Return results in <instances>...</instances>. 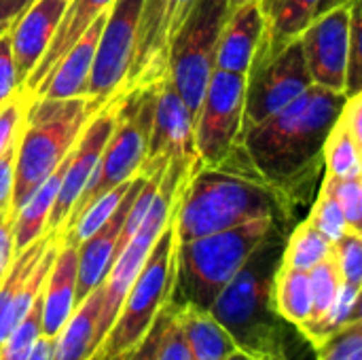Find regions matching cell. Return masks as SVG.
<instances>
[{"mask_svg": "<svg viewBox=\"0 0 362 360\" xmlns=\"http://www.w3.org/2000/svg\"><path fill=\"white\" fill-rule=\"evenodd\" d=\"M362 142H358L348 127L335 119L322 149V166L327 170V176L335 178H356L362 176L361 161Z\"/></svg>", "mask_w": 362, "mask_h": 360, "instance_id": "obj_30", "label": "cell"}, {"mask_svg": "<svg viewBox=\"0 0 362 360\" xmlns=\"http://www.w3.org/2000/svg\"><path fill=\"white\" fill-rule=\"evenodd\" d=\"M172 161L187 166L199 163L193 142V117L172 87L170 79L163 76L157 83L148 149L140 174L144 178L163 174Z\"/></svg>", "mask_w": 362, "mask_h": 360, "instance_id": "obj_13", "label": "cell"}, {"mask_svg": "<svg viewBox=\"0 0 362 360\" xmlns=\"http://www.w3.org/2000/svg\"><path fill=\"white\" fill-rule=\"evenodd\" d=\"M115 360H127V356H121V359H115Z\"/></svg>", "mask_w": 362, "mask_h": 360, "instance_id": "obj_49", "label": "cell"}, {"mask_svg": "<svg viewBox=\"0 0 362 360\" xmlns=\"http://www.w3.org/2000/svg\"><path fill=\"white\" fill-rule=\"evenodd\" d=\"M66 159L34 189V193L25 199V204L17 210L13 221V238H15V252H21L32 242H36L42 233H47V221L55 197L59 193V185L66 172Z\"/></svg>", "mask_w": 362, "mask_h": 360, "instance_id": "obj_26", "label": "cell"}, {"mask_svg": "<svg viewBox=\"0 0 362 360\" xmlns=\"http://www.w3.org/2000/svg\"><path fill=\"white\" fill-rule=\"evenodd\" d=\"M246 74L214 70L193 121V142L202 168H221L242 144Z\"/></svg>", "mask_w": 362, "mask_h": 360, "instance_id": "obj_9", "label": "cell"}, {"mask_svg": "<svg viewBox=\"0 0 362 360\" xmlns=\"http://www.w3.org/2000/svg\"><path fill=\"white\" fill-rule=\"evenodd\" d=\"M272 303L276 314L291 327L299 329L305 325L312 316L310 274L280 265L272 286Z\"/></svg>", "mask_w": 362, "mask_h": 360, "instance_id": "obj_27", "label": "cell"}, {"mask_svg": "<svg viewBox=\"0 0 362 360\" xmlns=\"http://www.w3.org/2000/svg\"><path fill=\"white\" fill-rule=\"evenodd\" d=\"M314 350L316 360H362V320L339 329Z\"/></svg>", "mask_w": 362, "mask_h": 360, "instance_id": "obj_36", "label": "cell"}, {"mask_svg": "<svg viewBox=\"0 0 362 360\" xmlns=\"http://www.w3.org/2000/svg\"><path fill=\"white\" fill-rule=\"evenodd\" d=\"M278 223L282 221L267 216L191 242H176L170 303L210 310L218 293L233 280Z\"/></svg>", "mask_w": 362, "mask_h": 360, "instance_id": "obj_4", "label": "cell"}, {"mask_svg": "<svg viewBox=\"0 0 362 360\" xmlns=\"http://www.w3.org/2000/svg\"><path fill=\"white\" fill-rule=\"evenodd\" d=\"M346 93L312 85L272 117L242 129V149L288 212L308 197L322 166L325 140L339 117Z\"/></svg>", "mask_w": 362, "mask_h": 360, "instance_id": "obj_1", "label": "cell"}, {"mask_svg": "<svg viewBox=\"0 0 362 360\" xmlns=\"http://www.w3.org/2000/svg\"><path fill=\"white\" fill-rule=\"evenodd\" d=\"M225 360H255L250 354H246V352H242V350H235L233 354H229Z\"/></svg>", "mask_w": 362, "mask_h": 360, "instance_id": "obj_47", "label": "cell"}, {"mask_svg": "<svg viewBox=\"0 0 362 360\" xmlns=\"http://www.w3.org/2000/svg\"><path fill=\"white\" fill-rule=\"evenodd\" d=\"M263 11L261 2L252 0L233 8L223 25L218 47H216V70L246 74L250 59L255 55L259 36L263 32Z\"/></svg>", "mask_w": 362, "mask_h": 360, "instance_id": "obj_22", "label": "cell"}, {"mask_svg": "<svg viewBox=\"0 0 362 360\" xmlns=\"http://www.w3.org/2000/svg\"><path fill=\"white\" fill-rule=\"evenodd\" d=\"M98 108L89 98L28 100L15 142V180L11 214L62 163Z\"/></svg>", "mask_w": 362, "mask_h": 360, "instance_id": "obj_5", "label": "cell"}, {"mask_svg": "<svg viewBox=\"0 0 362 360\" xmlns=\"http://www.w3.org/2000/svg\"><path fill=\"white\" fill-rule=\"evenodd\" d=\"M229 13V0H197L170 42L165 76L193 121L216 70V47Z\"/></svg>", "mask_w": 362, "mask_h": 360, "instance_id": "obj_8", "label": "cell"}, {"mask_svg": "<svg viewBox=\"0 0 362 360\" xmlns=\"http://www.w3.org/2000/svg\"><path fill=\"white\" fill-rule=\"evenodd\" d=\"M17 91V74L11 53L8 34H0V106Z\"/></svg>", "mask_w": 362, "mask_h": 360, "instance_id": "obj_40", "label": "cell"}, {"mask_svg": "<svg viewBox=\"0 0 362 360\" xmlns=\"http://www.w3.org/2000/svg\"><path fill=\"white\" fill-rule=\"evenodd\" d=\"M312 83L337 93H346L348 42H350V0L318 17L299 36Z\"/></svg>", "mask_w": 362, "mask_h": 360, "instance_id": "obj_16", "label": "cell"}, {"mask_svg": "<svg viewBox=\"0 0 362 360\" xmlns=\"http://www.w3.org/2000/svg\"><path fill=\"white\" fill-rule=\"evenodd\" d=\"M57 248L59 236L47 231L15 255L0 282V348L40 295Z\"/></svg>", "mask_w": 362, "mask_h": 360, "instance_id": "obj_14", "label": "cell"}, {"mask_svg": "<svg viewBox=\"0 0 362 360\" xmlns=\"http://www.w3.org/2000/svg\"><path fill=\"white\" fill-rule=\"evenodd\" d=\"M13 221H15V216L11 214V210L0 212V282L17 255L15 238H13Z\"/></svg>", "mask_w": 362, "mask_h": 360, "instance_id": "obj_42", "label": "cell"}, {"mask_svg": "<svg viewBox=\"0 0 362 360\" xmlns=\"http://www.w3.org/2000/svg\"><path fill=\"white\" fill-rule=\"evenodd\" d=\"M333 261L341 276V282L362 286V233L361 231H346L333 244Z\"/></svg>", "mask_w": 362, "mask_h": 360, "instance_id": "obj_35", "label": "cell"}, {"mask_svg": "<svg viewBox=\"0 0 362 360\" xmlns=\"http://www.w3.org/2000/svg\"><path fill=\"white\" fill-rule=\"evenodd\" d=\"M197 0H144L132 64L121 91L159 83L168 74V51L174 34Z\"/></svg>", "mask_w": 362, "mask_h": 360, "instance_id": "obj_12", "label": "cell"}, {"mask_svg": "<svg viewBox=\"0 0 362 360\" xmlns=\"http://www.w3.org/2000/svg\"><path fill=\"white\" fill-rule=\"evenodd\" d=\"M155 360H193L172 303L165 306L155 323Z\"/></svg>", "mask_w": 362, "mask_h": 360, "instance_id": "obj_32", "label": "cell"}, {"mask_svg": "<svg viewBox=\"0 0 362 360\" xmlns=\"http://www.w3.org/2000/svg\"><path fill=\"white\" fill-rule=\"evenodd\" d=\"M312 85L299 38L278 51H255L246 70L244 127L272 117Z\"/></svg>", "mask_w": 362, "mask_h": 360, "instance_id": "obj_10", "label": "cell"}, {"mask_svg": "<svg viewBox=\"0 0 362 360\" xmlns=\"http://www.w3.org/2000/svg\"><path fill=\"white\" fill-rule=\"evenodd\" d=\"M104 19H106V13H102L81 34V38L57 62V66L40 83V87L32 93L30 100H36V98L68 100V98H81V95H85L87 83H89V74H91V68H93L98 38H100Z\"/></svg>", "mask_w": 362, "mask_h": 360, "instance_id": "obj_19", "label": "cell"}, {"mask_svg": "<svg viewBox=\"0 0 362 360\" xmlns=\"http://www.w3.org/2000/svg\"><path fill=\"white\" fill-rule=\"evenodd\" d=\"M144 176L138 174L129 180L127 193L123 195L119 208L112 212V216L98 229L93 231L87 240L76 244V306L100 284H104L110 265L117 257L119 250V238H121V229L127 216V210L134 202V197L138 195V191L144 185Z\"/></svg>", "mask_w": 362, "mask_h": 360, "instance_id": "obj_17", "label": "cell"}, {"mask_svg": "<svg viewBox=\"0 0 362 360\" xmlns=\"http://www.w3.org/2000/svg\"><path fill=\"white\" fill-rule=\"evenodd\" d=\"M331 252H333V244L308 221H303L286 238L280 265L288 269L310 272L314 265L331 257Z\"/></svg>", "mask_w": 362, "mask_h": 360, "instance_id": "obj_29", "label": "cell"}, {"mask_svg": "<svg viewBox=\"0 0 362 360\" xmlns=\"http://www.w3.org/2000/svg\"><path fill=\"white\" fill-rule=\"evenodd\" d=\"M42 295V291H40ZM40 295L36 297V301L32 303V308L28 310V314L23 316V320L11 331V335L4 339L2 348H0V360H25L32 346L36 344V339L40 337Z\"/></svg>", "mask_w": 362, "mask_h": 360, "instance_id": "obj_34", "label": "cell"}, {"mask_svg": "<svg viewBox=\"0 0 362 360\" xmlns=\"http://www.w3.org/2000/svg\"><path fill=\"white\" fill-rule=\"evenodd\" d=\"M305 221L314 229H318L331 244H335L346 231H350L348 221H346L341 208L337 206V202L322 191L318 193L316 202L312 204V212Z\"/></svg>", "mask_w": 362, "mask_h": 360, "instance_id": "obj_37", "label": "cell"}, {"mask_svg": "<svg viewBox=\"0 0 362 360\" xmlns=\"http://www.w3.org/2000/svg\"><path fill=\"white\" fill-rule=\"evenodd\" d=\"M76 244L59 238L55 261L47 274L40 295V335L57 337L76 308Z\"/></svg>", "mask_w": 362, "mask_h": 360, "instance_id": "obj_20", "label": "cell"}, {"mask_svg": "<svg viewBox=\"0 0 362 360\" xmlns=\"http://www.w3.org/2000/svg\"><path fill=\"white\" fill-rule=\"evenodd\" d=\"M36 0H0V34L8 32L11 25L34 4Z\"/></svg>", "mask_w": 362, "mask_h": 360, "instance_id": "obj_43", "label": "cell"}, {"mask_svg": "<svg viewBox=\"0 0 362 360\" xmlns=\"http://www.w3.org/2000/svg\"><path fill=\"white\" fill-rule=\"evenodd\" d=\"M361 291L362 286H352V284L341 282L339 293L331 310L327 312V316L316 325H308L299 329V333L312 344V348H318L339 329L361 320Z\"/></svg>", "mask_w": 362, "mask_h": 360, "instance_id": "obj_28", "label": "cell"}, {"mask_svg": "<svg viewBox=\"0 0 362 360\" xmlns=\"http://www.w3.org/2000/svg\"><path fill=\"white\" fill-rule=\"evenodd\" d=\"M28 98L17 89L2 106H0V155L6 151L8 144L15 142L19 127H21V119H23V110H25Z\"/></svg>", "mask_w": 362, "mask_h": 360, "instance_id": "obj_39", "label": "cell"}, {"mask_svg": "<svg viewBox=\"0 0 362 360\" xmlns=\"http://www.w3.org/2000/svg\"><path fill=\"white\" fill-rule=\"evenodd\" d=\"M127 360H155V327L144 337V342L132 354H127Z\"/></svg>", "mask_w": 362, "mask_h": 360, "instance_id": "obj_44", "label": "cell"}, {"mask_svg": "<svg viewBox=\"0 0 362 360\" xmlns=\"http://www.w3.org/2000/svg\"><path fill=\"white\" fill-rule=\"evenodd\" d=\"M361 91V0H350V42H348V68H346V95H354Z\"/></svg>", "mask_w": 362, "mask_h": 360, "instance_id": "obj_38", "label": "cell"}, {"mask_svg": "<svg viewBox=\"0 0 362 360\" xmlns=\"http://www.w3.org/2000/svg\"><path fill=\"white\" fill-rule=\"evenodd\" d=\"M263 11V32L255 51H278L297 40L312 23L318 0H259Z\"/></svg>", "mask_w": 362, "mask_h": 360, "instance_id": "obj_24", "label": "cell"}, {"mask_svg": "<svg viewBox=\"0 0 362 360\" xmlns=\"http://www.w3.org/2000/svg\"><path fill=\"white\" fill-rule=\"evenodd\" d=\"M142 2L144 0H115L106 11L85 91V98H89L95 108H102L121 93L134 55Z\"/></svg>", "mask_w": 362, "mask_h": 360, "instance_id": "obj_11", "label": "cell"}, {"mask_svg": "<svg viewBox=\"0 0 362 360\" xmlns=\"http://www.w3.org/2000/svg\"><path fill=\"white\" fill-rule=\"evenodd\" d=\"M174 255H176V233L174 223L155 240L140 274L129 286L119 314L106 333L102 346L91 360H115L132 354L144 337L155 327L159 314L172 299L174 289Z\"/></svg>", "mask_w": 362, "mask_h": 360, "instance_id": "obj_6", "label": "cell"}, {"mask_svg": "<svg viewBox=\"0 0 362 360\" xmlns=\"http://www.w3.org/2000/svg\"><path fill=\"white\" fill-rule=\"evenodd\" d=\"M51 352H53V337L40 335L25 360H51Z\"/></svg>", "mask_w": 362, "mask_h": 360, "instance_id": "obj_45", "label": "cell"}, {"mask_svg": "<svg viewBox=\"0 0 362 360\" xmlns=\"http://www.w3.org/2000/svg\"><path fill=\"white\" fill-rule=\"evenodd\" d=\"M346 2H348V0H318V6H316V11H314V17L327 13V11H331V8H335V6H341V4H346Z\"/></svg>", "mask_w": 362, "mask_h": 360, "instance_id": "obj_46", "label": "cell"}, {"mask_svg": "<svg viewBox=\"0 0 362 360\" xmlns=\"http://www.w3.org/2000/svg\"><path fill=\"white\" fill-rule=\"evenodd\" d=\"M246 2H252V0H229V8L233 11V8H238V6H242Z\"/></svg>", "mask_w": 362, "mask_h": 360, "instance_id": "obj_48", "label": "cell"}, {"mask_svg": "<svg viewBox=\"0 0 362 360\" xmlns=\"http://www.w3.org/2000/svg\"><path fill=\"white\" fill-rule=\"evenodd\" d=\"M322 193L333 197L337 206L341 208L348 227L352 231H361L362 227V176L356 178H335L325 176Z\"/></svg>", "mask_w": 362, "mask_h": 360, "instance_id": "obj_33", "label": "cell"}, {"mask_svg": "<svg viewBox=\"0 0 362 360\" xmlns=\"http://www.w3.org/2000/svg\"><path fill=\"white\" fill-rule=\"evenodd\" d=\"M115 115H117V95L91 115V119L83 127L78 140L70 149L68 159H66V172H64V178L59 185V193L55 197V204H53L49 221H47L49 233H57V236L62 233L70 210L78 202L81 193L85 191V187L100 161V155L112 134Z\"/></svg>", "mask_w": 362, "mask_h": 360, "instance_id": "obj_15", "label": "cell"}, {"mask_svg": "<svg viewBox=\"0 0 362 360\" xmlns=\"http://www.w3.org/2000/svg\"><path fill=\"white\" fill-rule=\"evenodd\" d=\"M17 142V138H15ZM15 142L6 146L0 155V212L11 210L13 199V180H15Z\"/></svg>", "mask_w": 362, "mask_h": 360, "instance_id": "obj_41", "label": "cell"}, {"mask_svg": "<svg viewBox=\"0 0 362 360\" xmlns=\"http://www.w3.org/2000/svg\"><path fill=\"white\" fill-rule=\"evenodd\" d=\"M284 236L276 227L218 293L210 314L233 337L238 350L257 360H295L284 323L272 303V286L282 263Z\"/></svg>", "mask_w": 362, "mask_h": 360, "instance_id": "obj_2", "label": "cell"}, {"mask_svg": "<svg viewBox=\"0 0 362 360\" xmlns=\"http://www.w3.org/2000/svg\"><path fill=\"white\" fill-rule=\"evenodd\" d=\"M308 274H310V289H312V316L301 327L320 323L327 316V312L331 310V306L339 293V286H341V276L335 267L333 255L327 257L325 261H320L318 265H314Z\"/></svg>", "mask_w": 362, "mask_h": 360, "instance_id": "obj_31", "label": "cell"}, {"mask_svg": "<svg viewBox=\"0 0 362 360\" xmlns=\"http://www.w3.org/2000/svg\"><path fill=\"white\" fill-rule=\"evenodd\" d=\"M267 216L293 219L284 199L261 178L199 168L178 193L172 223L176 242H191Z\"/></svg>", "mask_w": 362, "mask_h": 360, "instance_id": "obj_3", "label": "cell"}, {"mask_svg": "<svg viewBox=\"0 0 362 360\" xmlns=\"http://www.w3.org/2000/svg\"><path fill=\"white\" fill-rule=\"evenodd\" d=\"M68 0H36L6 32L17 74V89L23 87L40 57L45 55Z\"/></svg>", "mask_w": 362, "mask_h": 360, "instance_id": "obj_18", "label": "cell"}, {"mask_svg": "<svg viewBox=\"0 0 362 360\" xmlns=\"http://www.w3.org/2000/svg\"><path fill=\"white\" fill-rule=\"evenodd\" d=\"M172 306L191 348L193 360H225L238 350L233 337L208 310H199L187 303Z\"/></svg>", "mask_w": 362, "mask_h": 360, "instance_id": "obj_25", "label": "cell"}, {"mask_svg": "<svg viewBox=\"0 0 362 360\" xmlns=\"http://www.w3.org/2000/svg\"><path fill=\"white\" fill-rule=\"evenodd\" d=\"M115 0H68V6L59 19V25L45 51V55L40 57V62L36 64V68L32 70V74L28 76V81L23 83V87L19 89L28 100L32 98V93L40 87V83L51 74V70L57 66V62L70 51V47L81 38V34L102 15L110 8Z\"/></svg>", "mask_w": 362, "mask_h": 360, "instance_id": "obj_21", "label": "cell"}, {"mask_svg": "<svg viewBox=\"0 0 362 360\" xmlns=\"http://www.w3.org/2000/svg\"><path fill=\"white\" fill-rule=\"evenodd\" d=\"M104 289H93L70 314L57 337L53 339L51 360H91L100 348L98 323L102 312Z\"/></svg>", "mask_w": 362, "mask_h": 360, "instance_id": "obj_23", "label": "cell"}, {"mask_svg": "<svg viewBox=\"0 0 362 360\" xmlns=\"http://www.w3.org/2000/svg\"><path fill=\"white\" fill-rule=\"evenodd\" d=\"M155 93L157 83L140 89L121 91L117 95V115L112 134L100 155V161L81 193L78 202L68 214V221L59 236H64L78 214L100 195L108 193L110 189L132 180L140 174V168L146 157L151 123H153V108H155Z\"/></svg>", "mask_w": 362, "mask_h": 360, "instance_id": "obj_7", "label": "cell"}]
</instances>
